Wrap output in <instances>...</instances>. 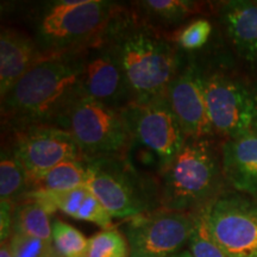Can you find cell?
Returning a JSON list of instances; mask_svg holds the SVG:
<instances>
[{
	"label": "cell",
	"instance_id": "obj_28",
	"mask_svg": "<svg viewBox=\"0 0 257 257\" xmlns=\"http://www.w3.org/2000/svg\"><path fill=\"white\" fill-rule=\"evenodd\" d=\"M0 257H15L14 253H12L11 246L9 244V240L2 242V245H0Z\"/></svg>",
	"mask_w": 257,
	"mask_h": 257
},
{
	"label": "cell",
	"instance_id": "obj_2",
	"mask_svg": "<svg viewBox=\"0 0 257 257\" xmlns=\"http://www.w3.org/2000/svg\"><path fill=\"white\" fill-rule=\"evenodd\" d=\"M106 40L119 59L131 102H147L165 96L187 61L169 35L138 21L128 8L115 19Z\"/></svg>",
	"mask_w": 257,
	"mask_h": 257
},
{
	"label": "cell",
	"instance_id": "obj_6",
	"mask_svg": "<svg viewBox=\"0 0 257 257\" xmlns=\"http://www.w3.org/2000/svg\"><path fill=\"white\" fill-rule=\"evenodd\" d=\"M200 67L214 134L227 140L256 131V83L224 64Z\"/></svg>",
	"mask_w": 257,
	"mask_h": 257
},
{
	"label": "cell",
	"instance_id": "obj_14",
	"mask_svg": "<svg viewBox=\"0 0 257 257\" xmlns=\"http://www.w3.org/2000/svg\"><path fill=\"white\" fill-rule=\"evenodd\" d=\"M220 154L227 186L257 199V130L225 140Z\"/></svg>",
	"mask_w": 257,
	"mask_h": 257
},
{
	"label": "cell",
	"instance_id": "obj_15",
	"mask_svg": "<svg viewBox=\"0 0 257 257\" xmlns=\"http://www.w3.org/2000/svg\"><path fill=\"white\" fill-rule=\"evenodd\" d=\"M218 16L237 56L257 69V2L230 0L221 3Z\"/></svg>",
	"mask_w": 257,
	"mask_h": 257
},
{
	"label": "cell",
	"instance_id": "obj_21",
	"mask_svg": "<svg viewBox=\"0 0 257 257\" xmlns=\"http://www.w3.org/2000/svg\"><path fill=\"white\" fill-rule=\"evenodd\" d=\"M53 243L63 257H87L88 239L72 225L53 221Z\"/></svg>",
	"mask_w": 257,
	"mask_h": 257
},
{
	"label": "cell",
	"instance_id": "obj_27",
	"mask_svg": "<svg viewBox=\"0 0 257 257\" xmlns=\"http://www.w3.org/2000/svg\"><path fill=\"white\" fill-rule=\"evenodd\" d=\"M15 204L2 200L0 206V238L2 242L8 240L12 234V214H14Z\"/></svg>",
	"mask_w": 257,
	"mask_h": 257
},
{
	"label": "cell",
	"instance_id": "obj_20",
	"mask_svg": "<svg viewBox=\"0 0 257 257\" xmlns=\"http://www.w3.org/2000/svg\"><path fill=\"white\" fill-rule=\"evenodd\" d=\"M0 156V198L17 204L30 192L28 173L9 142L3 144Z\"/></svg>",
	"mask_w": 257,
	"mask_h": 257
},
{
	"label": "cell",
	"instance_id": "obj_29",
	"mask_svg": "<svg viewBox=\"0 0 257 257\" xmlns=\"http://www.w3.org/2000/svg\"><path fill=\"white\" fill-rule=\"evenodd\" d=\"M170 257H192V255H191V252L188 251V250H182L181 252L175 253V255H173Z\"/></svg>",
	"mask_w": 257,
	"mask_h": 257
},
{
	"label": "cell",
	"instance_id": "obj_25",
	"mask_svg": "<svg viewBox=\"0 0 257 257\" xmlns=\"http://www.w3.org/2000/svg\"><path fill=\"white\" fill-rule=\"evenodd\" d=\"M9 244L15 257H63L49 240L12 233Z\"/></svg>",
	"mask_w": 257,
	"mask_h": 257
},
{
	"label": "cell",
	"instance_id": "obj_22",
	"mask_svg": "<svg viewBox=\"0 0 257 257\" xmlns=\"http://www.w3.org/2000/svg\"><path fill=\"white\" fill-rule=\"evenodd\" d=\"M213 27L205 18L193 19L178 31L169 35L170 40L184 53H194L204 48L210 41Z\"/></svg>",
	"mask_w": 257,
	"mask_h": 257
},
{
	"label": "cell",
	"instance_id": "obj_4",
	"mask_svg": "<svg viewBox=\"0 0 257 257\" xmlns=\"http://www.w3.org/2000/svg\"><path fill=\"white\" fill-rule=\"evenodd\" d=\"M220 148L208 138H186L174 160L159 173L160 208L195 213L225 192Z\"/></svg>",
	"mask_w": 257,
	"mask_h": 257
},
{
	"label": "cell",
	"instance_id": "obj_3",
	"mask_svg": "<svg viewBox=\"0 0 257 257\" xmlns=\"http://www.w3.org/2000/svg\"><path fill=\"white\" fill-rule=\"evenodd\" d=\"M125 10L108 0H53L25 5L22 16L42 56H50L100 43Z\"/></svg>",
	"mask_w": 257,
	"mask_h": 257
},
{
	"label": "cell",
	"instance_id": "obj_7",
	"mask_svg": "<svg viewBox=\"0 0 257 257\" xmlns=\"http://www.w3.org/2000/svg\"><path fill=\"white\" fill-rule=\"evenodd\" d=\"M61 127L68 130L85 160L126 155L133 146L123 111L80 96Z\"/></svg>",
	"mask_w": 257,
	"mask_h": 257
},
{
	"label": "cell",
	"instance_id": "obj_5",
	"mask_svg": "<svg viewBox=\"0 0 257 257\" xmlns=\"http://www.w3.org/2000/svg\"><path fill=\"white\" fill-rule=\"evenodd\" d=\"M86 186L112 218L131 219L160 208L159 178L138 169L127 155L86 160Z\"/></svg>",
	"mask_w": 257,
	"mask_h": 257
},
{
	"label": "cell",
	"instance_id": "obj_9",
	"mask_svg": "<svg viewBox=\"0 0 257 257\" xmlns=\"http://www.w3.org/2000/svg\"><path fill=\"white\" fill-rule=\"evenodd\" d=\"M195 213L159 208L127 219L124 226L128 257H170L188 244Z\"/></svg>",
	"mask_w": 257,
	"mask_h": 257
},
{
	"label": "cell",
	"instance_id": "obj_26",
	"mask_svg": "<svg viewBox=\"0 0 257 257\" xmlns=\"http://www.w3.org/2000/svg\"><path fill=\"white\" fill-rule=\"evenodd\" d=\"M75 219L91 221V223L102 227L104 230L111 229L112 225L111 214L104 207V205L98 200V198L93 194L91 189H89L82 206L80 207Z\"/></svg>",
	"mask_w": 257,
	"mask_h": 257
},
{
	"label": "cell",
	"instance_id": "obj_1",
	"mask_svg": "<svg viewBox=\"0 0 257 257\" xmlns=\"http://www.w3.org/2000/svg\"><path fill=\"white\" fill-rule=\"evenodd\" d=\"M83 51L41 57L2 98L3 131L61 127L70 107L82 96Z\"/></svg>",
	"mask_w": 257,
	"mask_h": 257
},
{
	"label": "cell",
	"instance_id": "obj_16",
	"mask_svg": "<svg viewBox=\"0 0 257 257\" xmlns=\"http://www.w3.org/2000/svg\"><path fill=\"white\" fill-rule=\"evenodd\" d=\"M41 57L43 56L30 34L18 28L3 25L0 34V98Z\"/></svg>",
	"mask_w": 257,
	"mask_h": 257
},
{
	"label": "cell",
	"instance_id": "obj_18",
	"mask_svg": "<svg viewBox=\"0 0 257 257\" xmlns=\"http://www.w3.org/2000/svg\"><path fill=\"white\" fill-rule=\"evenodd\" d=\"M88 179L87 165L85 159L70 160L60 163L41 175L31 179L30 192L42 189V191H69L86 186Z\"/></svg>",
	"mask_w": 257,
	"mask_h": 257
},
{
	"label": "cell",
	"instance_id": "obj_11",
	"mask_svg": "<svg viewBox=\"0 0 257 257\" xmlns=\"http://www.w3.org/2000/svg\"><path fill=\"white\" fill-rule=\"evenodd\" d=\"M9 135L8 142L23 163L29 181L66 161L83 159L72 134L60 126H34Z\"/></svg>",
	"mask_w": 257,
	"mask_h": 257
},
{
	"label": "cell",
	"instance_id": "obj_13",
	"mask_svg": "<svg viewBox=\"0 0 257 257\" xmlns=\"http://www.w3.org/2000/svg\"><path fill=\"white\" fill-rule=\"evenodd\" d=\"M166 99L187 138H208L214 135L200 63L187 59L167 89Z\"/></svg>",
	"mask_w": 257,
	"mask_h": 257
},
{
	"label": "cell",
	"instance_id": "obj_12",
	"mask_svg": "<svg viewBox=\"0 0 257 257\" xmlns=\"http://www.w3.org/2000/svg\"><path fill=\"white\" fill-rule=\"evenodd\" d=\"M82 95L117 110L133 101L119 59L106 36L83 51Z\"/></svg>",
	"mask_w": 257,
	"mask_h": 257
},
{
	"label": "cell",
	"instance_id": "obj_8",
	"mask_svg": "<svg viewBox=\"0 0 257 257\" xmlns=\"http://www.w3.org/2000/svg\"><path fill=\"white\" fill-rule=\"evenodd\" d=\"M212 236L227 257H257V199L224 192L205 208Z\"/></svg>",
	"mask_w": 257,
	"mask_h": 257
},
{
	"label": "cell",
	"instance_id": "obj_19",
	"mask_svg": "<svg viewBox=\"0 0 257 257\" xmlns=\"http://www.w3.org/2000/svg\"><path fill=\"white\" fill-rule=\"evenodd\" d=\"M49 212L43 205L32 199L15 204L12 214V233L53 242V226Z\"/></svg>",
	"mask_w": 257,
	"mask_h": 257
},
{
	"label": "cell",
	"instance_id": "obj_23",
	"mask_svg": "<svg viewBox=\"0 0 257 257\" xmlns=\"http://www.w3.org/2000/svg\"><path fill=\"white\" fill-rule=\"evenodd\" d=\"M187 245L192 257H227L208 229L205 208L195 212L194 229Z\"/></svg>",
	"mask_w": 257,
	"mask_h": 257
},
{
	"label": "cell",
	"instance_id": "obj_17",
	"mask_svg": "<svg viewBox=\"0 0 257 257\" xmlns=\"http://www.w3.org/2000/svg\"><path fill=\"white\" fill-rule=\"evenodd\" d=\"M204 8L202 3L191 0H143L131 3V11L138 21L167 35L181 29L192 17L201 14Z\"/></svg>",
	"mask_w": 257,
	"mask_h": 257
},
{
	"label": "cell",
	"instance_id": "obj_24",
	"mask_svg": "<svg viewBox=\"0 0 257 257\" xmlns=\"http://www.w3.org/2000/svg\"><path fill=\"white\" fill-rule=\"evenodd\" d=\"M87 257H128L127 240L118 230H102L88 239Z\"/></svg>",
	"mask_w": 257,
	"mask_h": 257
},
{
	"label": "cell",
	"instance_id": "obj_10",
	"mask_svg": "<svg viewBox=\"0 0 257 257\" xmlns=\"http://www.w3.org/2000/svg\"><path fill=\"white\" fill-rule=\"evenodd\" d=\"M121 111L133 144L155 153L160 172L166 168L187 138L166 96L147 102H131Z\"/></svg>",
	"mask_w": 257,
	"mask_h": 257
}]
</instances>
